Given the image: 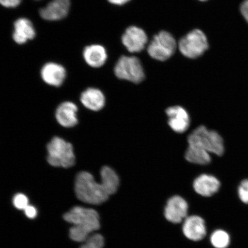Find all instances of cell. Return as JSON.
Here are the masks:
<instances>
[{"label":"cell","instance_id":"obj_1","mask_svg":"<svg viewBox=\"0 0 248 248\" xmlns=\"http://www.w3.org/2000/svg\"><path fill=\"white\" fill-rule=\"evenodd\" d=\"M64 219L73 225L70 230V237L76 242H85L90 234L100 228L98 213L92 209L74 207L65 214Z\"/></svg>","mask_w":248,"mask_h":248},{"label":"cell","instance_id":"obj_2","mask_svg":"<svg viewBox=\"0 0 248 248\" xmlns=\"http://www.w3.org/2000/svg\"><path fill=\"white\" fill-rule=\"evenodd\" d=\"M75 191L80 201L95 205L105 202L111 195L101 182H96L92 173L87 171L78 173L75 181Z\"/></svg>","mask_w":248,"mask_h":248},{"label":"cell","instance_id":"obj_3","mask_svg":"<svg viewBox=\"0 0 248 248\" xmlns=\"http://www.w3.org/2000/svg\"><path fill=\"white\" fill-rule=\"evenodd\" d=\"M47 162L51 166L68 169L76 163L74 148L70 142L60 137L51 139L46 146Z\"/></svg>","mask_w":248,"mask_h":248},{"label":"cell","instance_id":"obj_4","mask_svg":"<svg viewBox=\"0 0 248 248\" xmlns=\"http://www.w3.org/2000/svg\"><path fill=\"white\" fill-rule=\"evenodd\" d=\"M188 143L218 156H222L225 151L224 140L219 133L202 125L198 127L188 136Z\"/></svg>","mask_w":248,"mask_h":248},{"label":"cell","instance_id":"obj_5","mask_svg":"<svg viewBox=\"0 0 248 248\" xmlns=\"http://www.w3.org/2000/svg\"><path fill=\"white\" fill-rule=\"evenodd\" d=\"M114 73L118 78L136 84L141 83L145 78L141 62L136 57L122 56L114 67Z\"/></svg>","mask_w":248,"mask_h":248},{"label":"cell","instance_id":"obj_6","mask_svg":"<svg viewBox=\"0 0 248 248\" xmlns=\"http://www.w3.org/2000/svg\"><path fill=\"white\" fill-rule=\"evenodd\" d=\"M176 42L173 36L166 31H161L154 37L148 46V53L155 60H168L176 51Z\"/></svg>","mask_w":248,"mask_h":248},{"label":"cell","instance_id":"obj_7","mask_svg":"<svg viewBox=\"0 0 248 248\" xmlns=\"http://www.w3.org/2000/svg\"><path fill=\"white\" fill-rule=\"evenodd\" d=\"M208 46L206 35L202 31L198 29L191 31L179 43L180 51L185 57L190 59L202 55Z\"/></svg>","mask_w":248,"mask_h":248},{"label":"cell","instance_id":"obj_8","mask_svg":"<svg viewBox=\"0 0 248 248\" xmlns=\"http://www.w3.org/2000/svg\"><path fill=\"white\" fill-rule=\"evenodd\" d=\"M148 41L147 34L140 28H128L122 36V42L128 51L136 53L142 51Z\"/></svg>","mask_w":248,"mask_h":248},{"label":"cell","instance_id":"obj_9","mask_svg":"<svg viewBox=\"0 0 248 248\" xmlns=\"http://www.w3.org/2000/svg\"><path fill=\"white\" fill-rule=\"evenodd\" d=\"M166 113L168 117L170 128L176 133H183L190 125V117L187 111L181 106H173L167 108Z\"/></svg>","mask_w":248,"mask_h":248},{"label":"cell","instance_id":"obj_10","mask_svg":"<svg viewBox=\"0 0 248 248\" xmlns=\"http://www.w3.org/2000/svg\"><path fill=\"white\" fill-rule=\"evenodd\" d=\"M188 204L184 198L173 196L167 202L164 210V216L169 221L179 224L187 218Z\"/></svg>","mask_w":248,"mask_h":248},{"label":"cell","instance_id":"obj_11","mask_svg":"<svg viewBox=\"0 0 248 248\" xmlns=\"http://www.w3.org/2000/svg\"><path fill=\"white\" fill-rule=\"evenodd\" d=\"M183 232L189 240L194 241L202 240L206 235L205 222L200 216L188 217L185 220Z\"/></svg>","mask_w":248,"mask_h":248},{"label":"cell","instance_id":"obj_12","mask_svg":"<svg viewBox=\"0 0 248 248\" xmlns=\"http://www.w3.org/2000/svg\"><path fill=\"white\" fill-rule=\"evenodd\" d=\"M69 8L70 0H52L40 9V16L46 20H60L66 16Z\"/></svg>","mask_w":248,"mask_h":248},{"label":"cell","instance_id":"obj_13","mask_svg":"<svg viewBox=\"0 0 248 248\" xmlns=\"http://www.w3.org/2000/svg\"><path fill=\"white\" fill-rule=\"evenodd\" d=\"M78 108L72 102H62L56 110L55 117L59 124L64 128H72L78 123Z\"/></svg>","mask_w":248,"mask_h":248},{"label":"cell","instance_id":"obj_14","mask_svg":"<svg viewBox=\"0 0 248 248\" xmlns=\"http://www.w3.org/2000/svg\"><path fill=\"white\" fill-rule=\"evenodd\" d=\"M193 187L197 194L201 196L209 197L219 191L221 183L212 175L202 174L195 179Z\"/></svg>","mask_w":248,"mask_h":248},{"label":"cell","instance_id":"obj_15","mask_svg":"<svg viewBox=\"0 0 248 248\" xmlns=\"http://www.w3.org/2000/svg\"><path fill=\"white\" fill-rule=\"evenodd\" d=\"M66 71L64 68L55 63H48L42 67V78L48 85L59 87L63 84L66 78Z\"/></svg>","mask_w":248,"mask_h":248},{"label":"cell","instance_id":"obj_16","mask_svg":"<svg viewBox=\"0 0 248 248\" xmlns=\"http://www.w3.org/2000/svg\"><path fill=\"white\" fill-rule=\"evenodd\" d=\"M80 100L86 108L94 111L102 109L106 103L104 93L100 90L94 88L83 91L80 95Z\"/></svg>","mask_w":248,"mask_h":248},{"label":"cell","instance_id":"obj_17","mask_svg":"<svg viewBox=\"0 0 248 248\" xmlns=\"http://www.w3.org/2000/svg\"><path fill=\"white\" fill-rule=\"evenodd\" d=\"M13 38L19 45L24 44L28 40L35 36V31L32 23L26 18H20L16 21Z\"/></svg>","mask_w":248,"mask_h":248},{"label":"cell","instance_id":"obj_18","mask_svg":"<svg viewBox=\"0 0 248 248\" xmlns=\"http://www.w3.org/2000/svg\"><path fill=\"white\" fill-rule=\"evenodd\" d=\"M108 55L106 49L100 45H92L86 46L83 51V58L90 66L100 67L105 63Z\"/></svg>","mask_w":248,"mask_h":248},{"label":"cell","instance_id":"obj_19","mask_svg":"<svg viewBox=\"0 0 248 248\" xmlns=\"http://www.w3.org/2000/svg\"><path fill=\"white\" fill-rule=\"evenodd\" d=\"M185 156L188 162L199 165H207L212 161V158L208 152L192 145H188Z\"/></svg>","mask_w":248,"mask_h":248},{"label":"cell","instance_id":"obj_20","mask_svg":"<svg viewBox=\"0 0 248 248\" xmlns=\"http://www.w3.org/2000/svg\"><path fill=\"white\" fill-rule=\"evenodd\" d=\"M100 175L101 182L110 194L116 193L120 185V179L115 170L110 167L104 166L101 170Z\"/></svg>","mask_w":248,"mask_h":248},{"label":"cell","instance_id":"obj_21","mask_svg":"<svg viewBox=\"0 0 248 248\" xmlns=\"http://www.w3.org/2000/svg\"><path fill=\"white\" fill-rule=\"evenodd\" d=\"M210 241L215 248H228L231 244V237L228 232L218 229L211 235Z\"/></svg>","mask_w":248,"mask_h":248},{"label":"cell","instance_id":"obj_22","mask_svg":"<svg viewBox=\"0 0 248 248\" xmlns=\"http://www.w3.org/2000/svg\"><path fill=\"white\" fill-rule=\"evenodd\" d=\"M104 238L102 235L95 234L89 236L80 248H103Z\"/></svg>","mask_w":248,"mask_h":248},{"label":"cell","instance_id":"obj_23","mask_svg":"<svg viewBox=\"0 0 248 248\" xmlns=\"http://www.w3.org/2000/svg\"><path fill=\"white\" fill-rule=\"evenodd\" d=\"M13 203L16 208L24 210L29 205L28 198L23 194H17L14 198Z\"/></svg>","mask_w":248,"mask_h":248},{"label":"cell","instance_id":"obj_24","mask_svg":"<svg viewBox=\"0 0 248 248\" xmlns=\"http://www.w3.org/2000/svg\"><path fill=\"white\" fill-rule=\"evenodd\" d=\"M238 197L244 203L248 204V179L243 180L238 188Z\"/></svg>","mask_w":248,"mask_h":248},{"label":"cell","instance_id":"obj_25","mask_svg":"<svg viewBox=\"0 0 248 248\" xmlns=\"http://www.w3.org/2000/svg\"><path fill=\"white\" fill-rule=\"evenodd\" d=\"M21 0H0V4L5 7L15 8L20 4Z\"/></svg>","mask_w":248,"mask_h":248},{"label":"cell","instance_id":"obj_26","mask_svg":"<svg viewBox=\"0 0 248 248\" xmlns=\"http://www.w3.org/2000/svg\"><path fill=\"white\" fill-rule=\"evenodd\" d=\"M24 210L26 216L30 219L35 218L37 215H38V212H37L35 207L30 205V204Z\"/></svg>","mask_w":248,"mask_h":248},{"label":"cell","instance_id":"obj_27","mask_svg":"<svg viewBox=\"0 0 248 248\" xmlns=\"http://www.w3.org/2000/svg\"><path fill=\"white\" fill-rule=\"evenodd\" d=\"M241 12L242 15H243V16L246 18V20L248 23V0H246V1L243 2V4H242Z\"/></svg>","mask_w":248,"mask_h":248},{"label":"cell","instance_id":"obj_28","mask_svg":"<svg viewBox=\"0 0 248 248\" xmlns=\"http://www.w3.org/2000/svg\"><path fill=\"white\" fill-rule=\"evenodd\" d=\"M130 0H108L111 4L118 5H122L129 2Z\"/></svg>","mask_w":248,"mask_h":248},{"label":"cell","instance_id":"obj_29","mask_svg":"<svg viewBox=\"0 0 248 248\" xmlns=\"http://www.w3.org/2000/svg\"><path fill=\"white\" fill-rule=\"evenodd\" d=\"M200 1H207V0H200Z\"/></svg>","mask_w":248,"mask_h":248}]
</instances>
